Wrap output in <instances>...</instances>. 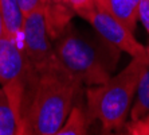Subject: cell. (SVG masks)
<instances>
[{
	"label": "cell",
	"mask_w": 149,
	"mask_h": 135,
	"mask_svg": "<svg viewBox=\"0 0 149 135\" xmlns=\"http://www.w3.org/2000/svg\"><path fill=\"white\" fill-rule=\"evenodd\" d=\"M54 42L58 61L87 87L108 81L120 61L118 47L100 34L77 30L71 23Z\"/></svg>",
	"instance_id": "obj_1"
},
{
	"label": "cell",
	"mask_w": 149,
	"mask_h": 135,
	"mask_svg": "<svg viewBox=\"0 0 149 135\" xmlns=\"http://www.w3.org/2000/svg\"><path fill=\"white\" fill-rule=\"evenodd\" d=\"M81 83L58 61L39 74L22 135H55L74 105Z\"/></svg>",
	"instance_id": "obj_2"
},
{
	"label": "cell",
	"mask_w": 149,
	"mask_h": 135,
	"mask_svg": "<svg viewBox=\"0 0 149 135\" xmlns=\"http://www.w3.org/2000/svg\"><path fill=\"white\" fill-rule=\"evenodd\" d=\"M148 68L146 54L132 57V61L118 74L111 76L104 84L87 88L86 115L89 122L100 120L104 132L122 130L137 85Z\"/></svg>",
	"instance_id": "obj_3"
},
{
	"label": "cell",
	"mask_w": 149,
	"mask_h": 135,
	"mask_svg": "<svg viewBox=\"0 0 149 135\" xmlns=\"http://www.w3.org/2000/svg\"><path fill=\"white\" fill-rule=\"evenodd\" d=\"M38 81L39 73L26 57L22 45L4 37L0 41V85L14 110L17 135H22Z\"/></svg>",
	"instance_id": "obj_4"
},
{
	"label": "cell",
	"mask_w": 149,
	"mask_h": 135,
	"mask_svg": "<svg viewBox=\"0 0 149 135\" xmlns=\"http://www.w3.org/2000/svg\"><path fill=\"white\" fill-rule=\"evenodd\" d=\"M81 18L89 22L97 34L121 52L128 53L132 57L146 54L145 47L134 38L133 33L113 15L109 7V0H94V8L82 14Z\"/></svg>",
	"instance_id": "obj_5"
},
{
	"label": "cell",
	"mask_w": 149,
	"mask_h": 135,
	"mask_svg": "<svg viewBox=\"0 0 149 135\" xmlns=\"http://www.w3.org/2000/svg\"><path fill=\"white\" fill-rule=\"evenodd\" d=\"M42 7L24 18L22 31V49L35 70L40 74L56 59L51 45Z\"/></svg>",
	"instance_id": "obj_6"
},
{
	"label": "cell",
	"mask_w": 149,
	"mask_h": 135,
	"mask_svg": "<svg viewBox=\"0 0 149 135\" xmlns=\"http://www.w3.org/2000/svg\"><path fill=\"white\" fill-rule=\"evenodd\" d=\"M46 28L51 41H55L77 15L71 0H42Z\"/></svg>",
	"instance_id": "obj_7"
},
{
	"label": "cell",
	"mask_w": 149,
	"mask_h": 135,
	"mask_svg": "<svg viewBox=\"0 0 149 135\" xmlns=\"http://www.w3.org/2000/svg\"><path fill=\"white\" fill-rule=\"evenodd\" d=\"M0 10L3 18L4 37L19 42L22 45V31L24 24V14L22 12L16 0H0Z\"/></svg>",
	"instance_id": "obj_8"
},
{
	"label": "cell",
	"mask_w": 149,
	"mask_h": 135,
	"mask_svg": "<svg viewBox=\"0 0 149 135\" xmlns=\"http://www.w3.org/2000/svg\"><path fill=\"white\" fill-rule=\"evenodd\" d=\"M141 1L142 0H109V7L118 20L133 33L139 19V7Z\"/></svg>",
	"instance_id": "obj_9"
},
{
	"label": "cell",
	"mask_w": 149,
	"mask_h": 135,
	"mask_svg": "<svg viewBox=\"0 0 149 135\" xmlns=\"http://www.w3.org/2000/svg\"><path fill=\"white\" fill-rule=\"evenodd\" d=\"M90 122L87 119L86 111L79 105H73L63 123L55 135H85L89 132Z\"/></svg>",
	"instance_id": "obj_10"
},
{
	"label": "cell",
	"mask_w": 149,
	"mask_h": 135,
	"mask_svg": "<svg viewBox=\"0 0 149 135\" xmlns=\"http://www.w3.org/2000/svg\"><path fill=\"white\" fill-rule=\"evenodd\" d=\"M137 99L130 110V120H139L149 112V68L137 85Z\"/></svg>",
	"instance_id": "obj_11"
},
{
	"label": "cell",
	"mask_w": 149,
	"mask_h": 135,
	"mask_svg": "<svg viewBox=\"0 0 149 135\" xmlns=\"http://www.w3.org/2000/svg\"><path fill=\"white\" fill-rule=\"evenodd\" d=\"M0 135H17L16 118L3 88H0Z\"/></svg>",
	"instance_id": "obj_12"
},
{
	"label": "cell",
	"mask_w": 149,
	"mask_h": 135,
	"mask_svg": "<svg viewBox=\"0 0 149 135\" xmlns=\"http://www.w3.org/2000/svg\"><path fill=\"white\" fill-rule=\"evenodd\" d=\"M124 130L130 135H149V112L139 120H130L125 123Z\"/></svg>",
	"instance_id": "obj_13"
},
{
	"label": "cell",
	"mask_w": 149,
	"mask_h": 135,
	"mask_svg": "<svg viewBox=\"0 0 149 135\" xmlns=\"http://www.w3.org/2000/svg\"><path fill=\"white\" fill-rule=\"evenodd\" d=\"M19 7H20L22 12L24 14V16H27L28 14H31L32 11L38 10L42 4V0H16Z\"/></svg>",
	"instance_id": "obj_14"
},
{
	"label": "cell",
	"mask_w": 149,
	"mask_h": 135,
	"mask_svg": "<svg viewBox=\"0 0 149 135\" xmlns=\"http://www.w3.org/2000/svg\"><path fill=\"white\" fill-rule=\"evenodd\" d=\"M139 19L149 34V0H142L139 7Z\"/></svg>",
	"instance_id": "obj_15"
},
{
	"label": "cell",
	"mask_w": 149,
	"mask_h": 135,
	"mask_svg": "<svg viewBox=\"0 0 149 135\" xmlns=\"http://www.w3.org/2000/svg\"><path fill=\"white\" fill-rule=\"evenodd\" d=\"M71 1H73V6L78 16L94 8V0H71Z\"/></svg>",
	"instance_id": "obj_16"
},
{
	"label": "cell",
	"mask_w": 149,
	"mask_h": 135,
	"mask_svg": "<svg viewBox=\"0 0 149 135\" xmlns=\"http://www.w3.org/2000/svg\"><path fill=\"white\" fill-rule=\"evenodd\" d=\"M4 38V27H3V18H1V10H0V41Z\"/></svg>",
	"instance_id": "obj_17"
},
{
	"label": "cell",
	"mask_w": 149,
	"mask_h": 135,
	"mask_svg": "<svg viewBox=\"0 0 149 135\" xmlns=\"http://www.w3.org/2000/svg\"><path fill=\"white\" fill-rule=\"evenodd\" d=\"M145 50H146V56H148V58H149V46H146Z\"/></svg>",
	"instance_id": "obj_18"
}]
</instances>
